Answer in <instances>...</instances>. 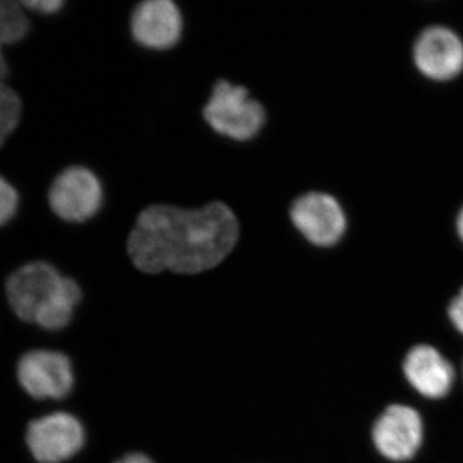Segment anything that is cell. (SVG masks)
I'll return each instance as SVG.
<instances>
[{"mask_svg":"<svg viewBox=\"0 0 463 463\" xmlns=\"http://www.w3.org/2000/svg\"><path fill=\"white\" fill-rule=\"evenodd\" d=\"M417 69L429 79L450 80L463 70V42L446 26H430L420 33L413 45Z\"/></svg>","mask_w":463,"mask_h":463,"instance_id":"cell-9","label":"cell"},{"mask_svg":"<svg viewBox=\"0 0 463 463\" xmlns=\"http://www.w3.org/2000/svg\"><path fill=\"white\" fill-rule=\"evenodd\" d=\"M5 294L18 318L50 331L65 328L81 300L80 286L45 261L14 270L5 283Z\"/></svg>","mask_w":463,"mask_h":463,"instance_id":"cell-2","label":"cell"},{"mask_svg":"<svg viewBox=\"0 0 463 463\" xmlns=\"http://www.w3.org/2000/svg\"><path fill=\"white\" fill-rule=\"evenodd\" d=\"M85 430L74 414L56 412L33 420L26 430V444L39 463H62L80 452Z\"/></svg>","mask_w":463,"mask_h":463,"instance_id":"cell-6","label":"cell"},{"mask_svg":"<svg viewBox=\"0 0 463 463\" xmlns=\"http://www.w3.org/2000/svg\"><path fill=\"white\" fill-rule=\"evenodd\" d=\"M456 228L457 233H458V237L463 242V206L461 212H459L458 215H457Z\"/></svg>","mask_w":463,"mask_h":463,"instance_id":"cell-19","label":"cell"},{"mask_svg":"<svg viewBox=\"0 0 463 463\" xmlns=\"http://www.w3.org/2000/svg\"><path fill=\"white\" fill-rule=\"evenodd\" d=\"M21 111L23 103L16 91L0 80V148L20 124Z\"/></svg>","mask_w":463,"mask_h":463,"instance_id":"cell-13","label":"cell"},{"mask_svg":"<svg viewBox=\"0 0 463 463\" xmlns=\"http://www.w3.org/2000/svg\"><path fill=\"white\" fill-rule=\"evenodd\" d=\"M48 200L58 218L69 223H83L102 207V183L87 167L71 166L52 183Z\"/></svg>","mask_w":463,"mask_h":463,"instance_id":"cell-4","label":"cell"},{"mask_svg":"<svg viewBox=\"0 0 463 463\" xmlns=\"http://www.w3.org/2000/svg\"><path fill=\"white\" fill-rule=\"evenodd\" d=\"M21 5L26 11L42 14H54L63 8L65 3L61 0H25V2H21Z\"/></svg>","mask_w":463,"mask_h":463,"instance_id":"cell-15","label":"cell"},{"mask_svg":"<svg viewBox=\"0 0 463 463\" xmlns=\"http://www.w3.org/2000/svg\"><path fill=\"white\" fill-rule=\"evenodd\" d=\"M30 33V21L23 5L12 0H0V45L16 44Z\"/></svg>","mask_w":463,"mask_h":463,"instance_id":"cell-12","label":"cell"},{"mask_svg":"<svg viewBox=\"0 0 463 463\" xmlns=\"http://www.w3.org/2000/svg\"><path fill=\"white\" fill-rule=\"evenodd\" d=\"M115 463H154L149 457L143 455V453H129L124 456L123 458L118 459Z\"/></svg>","mask_w":463,"mask_h":463,"instance_id":"cell-17","label":"cell"},{"mask_svg":"<svg viewBox=\"0 0 463 463\" xmlns=\"http://www.w3.org/2000/svg\"><path fill=\"white\" fill-rule=\"evenodd\" d=\"M8 63L5 60V54H3V47L0 45V80H5L8 75Z\"/></svg>","mask_w":463,"mask_h":463,"instance_id":"cell-18","label":"cell"},{"mask_svg":"<svg viewBox=\"0 0 463 463\" xmlns=\"http://www.w3.org/2000/svg\"><path fill=\"white\" fill-rule=\"evenodd\" d=\"M403 373L410 385L422 397L441 399L449 394L455 383L452 364L434 346H413L405 355Z\"/></svg>","mask_w":463,"mask_h":463,"instance_id":"cell-11","label":"cell"},{"mask_svg":"<svg viewBox=\"0 0 463 463\" xmlns=\"http://www.w3.org/2000/svg\"><path fill=\"white\" fill-rule=\"evenodd\" d=\"M239 240L230 207L212 203L200 210L149 206L137 219L128 252L142 272L197 274L221 264Z\"/></svg>","mask_w":463,"mask_h":463,"instance_id":"cell-1","label":"cell"},{"mask_svg":"<svg viewBox=\"0 0 463 463\" xmlns=\"http://www.w3.org/2000/svg\"><path fill=\"white\" fill-rule=\"evenodd\" d=\"M134 41L148 50L165 51L181 39L183 17L170 0H147L137 5L130 21Z\"/></svg>","mask_w":463,"mask_h":463,"instance_id":"cell-10","label":"cell"},{"mask_svg":"<svg viewBox=\"0 0 463 463\" xmlns=\"http://www.w3.org/2000/svg\"><path fill=\"white\" fill-rule=\"evenodd\" d=\"M203 118L216 133L246 142L258 136L267 116L263 106L250 99L246 88L219 81L203 109Z\"/></svg>","mask_w":463,"mask_h":463,"instance_id":"cell-3","label":"cell"},{"mask_svg":"<svg viewBox=\"0 0 463 463\" xmlns=\"http://www.w3.org/2000/svg\"><path fill=\"white\" fill-rule=\"evenodd\" d=\"M373 441L390 461H410L422 447L421 416L410 405H389L373 423Z\"/></svg>","mask_w":463,"mask_h":463,"instance_id":"cell-8","label":"cell"},{"mask_svg":"<svg viewBox=\"0 0 463 463\" xmlns=\"http://www.w3.org/2000/svg\"><path fill=\"white\" fill-rule=\"evenodd\" d=\"M17 379L27 394L39 401L66 398L75 383L69 356L47 349L32 350L21 356Z\"/></svg>","mask_w":463,"mask_h":463,"instance_id":"cell-5","label":"cell"},{"mask_svg":"<svg viewBox=\"0 0 463 463\" xmlns=\"http://www.w3.org/2000/svg\"><path fill=\"white\" fill-rule=\"evenodd\" d=\"M295 228L319 248L336 245L346 231V215L339 201L323 192L298 197L289 210Z\"/></svg>","mask_w":463,"mask_h":463,"instance_id":"cell-7","label":"cell"},{"mask_svg":"<svg viewBox=\"0 0 463 463\" xmlns=\"http://www.w3.org/2000/svg\"><path fill=\"white\" fill-rule=\"evenodd\" d=\"M448 316H449L450 322L455 326L456 330L463 335V288L458 295L450 301L449 307H448Z\"/></svg>","mask_w":463,"mask_h":463,"instance_id":"cell-16","label":"cell"},{"mask_svg":"<svg viewBox=\"0 0 463 463\" xmlns=\"http://www.w3.org/2000/svg\"><path fill=\"white\" fill-rule=\"evenodd\" d=\"M20 207V194L7 179L0 175V227L8 224L16 216Z\"/></svg>","mask_w":463,"mask_h":463,"instance_id":"cell-14","label":"cell"}]
</instances>
